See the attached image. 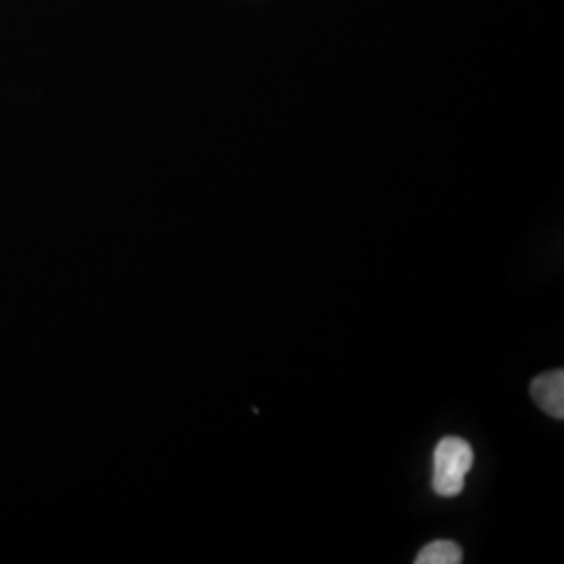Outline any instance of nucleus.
<instances>
[{
  "mask_svg": "<svg viewBox=\"0 0 564 564\" xmlns=\"http://www.w3.org/2000/svg\"><path fill=\"white\" fill-rule=\"evenodd\" d=\"M473 464L475 454L466 440L444 437L433 454V491L442 498L460 496Z\"/></svg>",
  "mask_w": 564,
  "mask_h": 564,
  "instance_id": "f257e3e1",
  "label": "nucleus"
},
{
  "mask_svg": "<svg viewBox=\"0 0 564 564\" xmlns=\"http://www.w3.org/2000/svg\"><path fill=\"white\" fill-rule=\"evenodd\" d=\"M531 398L544 410L547 416L563 421L564 419V372L552 370L533 379Z\"/></svg>",
  "mask_w": 564,
  "mask_h": 564,
  "instance_id": "f03ea898",
  "label": "nucleus"
},
{
  "mask_svg": "<svg viewBox=\"0 0 564 564\" xmlns=\"http://www.w3.org/2000/svg\"><path fill=\"white\" fill-rule=\"evenodd\" d=\"M416 564H458L463 563V547L449 540H437L424 545L416 556Z\"/></svg>",
  "mask_w": 564,
  "mask_h": 564,
  "instance_id": "7ed1b4c3",
  "label": "nucleus"
}]
</instances>
